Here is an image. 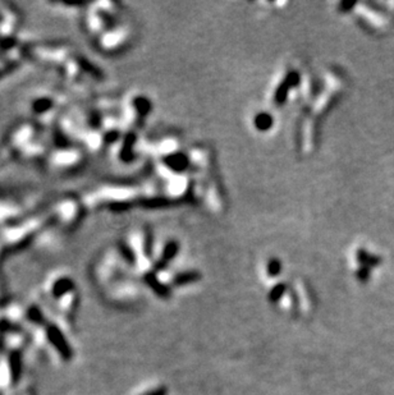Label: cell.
<instances>
[{
	"mask_svg": "<svg viewBox=\"0 0 394 395\" xmlns=\"http://www.w3.org/2000/svg\"><path fill=\"white\" fill-rule=\"evenodd\" d=\"M28 318L35 324H44V315L43 312L37 307H31L28 309Z\"/></svg>",
	"mask_w": 394,
	"mask_h": 395,
	"instance_id": "obj_9",
	"label": "cell"
},
{
	"mask_svg": "<svg viewBox=\"0 0 394 395\" xmlns=\"http://www.w3.org/2000/svg\"><path fill=\"white\" fill-rule=\"evenodd\" d=\"M62 97L50 91L37 93L30 102V113L37 122H51L55 119V114L62 109Z\"/></svg>",
	"mask_w": 394,
	"mask_h": 395,
	"instance_id": "obj_2",
	"label": "cell"
},
{
	"mask_svg": "<svg viewBox=\"0 0 394 395\" xmlns=\"http://www.w3.org/2000/svg\"><path fill=\"white\" fill-rule=\"evenodd\" d=\"M10 375H12V383L17 384L21 379L22 375V355L19 352H13L9 359Z\"/></svg>",
	"mask_w": 394,
	"mask_h": 395,
	"instance_id": "obj_6",
	"label": "cell"
},
{
	"mask_svg": "<svg viewBox=\"0 0 394 395\" xmlns=\"http://www.w3.org/2000/svg\"><path fill=\"white\" fill-rule=\"evenodd\" d=\"M83 218V207L80 201L72 196H64L56 201L51 207L49 215V222L55 224L64 230H71L77 226Z\"/></svg>",
	"mask_w": 394,
	"mask_h": 395,
	"instance_id": "obj_1",
	"label": "cell"
},
{
	"mask_svg": "<svg viewBox=\"0 0 394 395\" xmlns=\"http://www.w3.org/2000/svg\"><path fill=\"white\" fill-rule=\"evenodd\" d=\"M142 395H168V389L165 386H159V388H155L154 390L144 393Z\"/></svg>",
	"mask_w": 394,
	"mask_h": 395,
	"instance_id": "obj_11",
	"label": "cell"
},
{
	"mask_svg": "<svg viewBox=\"0 0 394 395\" xmlns=\"http://www.w3.org/2000/svg\"><path fill=\"white\" fill-rule=\"evenodd\" d=\"M145 281L148 283V287L154 290L155 293L160 297V298H169L170 297V293H172V292H170V288L166 287L165 284H163V283H160V281L157 280V278L154 274H146Z\"/></svg>",
	"mask_w": 394,
	"mask_h": 395,
	"instance_id": "obj_5",
	"label": "cell"
},
{
	"mask_svg": "<svg viewBox=\"0 0 394 395\" xmlns=\"http://www.w3.org/2000/svg\"><path fill=\"white\" fill-rule=\"evenodd\" d=\"M286 290H287V287H286V284H283V283H282V284L275 285V287L273 288L270 292H269V297H268L269 302H271V303L279 302V301L282 300V297L286 294Z\"/></svg>",
	"mask_w": 394,
	"mask_h": 395,
	"instance_id": "obj_8",
	"label": "cell"
},
{
	"mask_svg": "<svg viewBox=\"0 0 394 395\" xmlns=\"http://www.w3.org/2000/svg\"><path fill=\"white\" fill-rule=\"evenodd\" d=\"M280 271H282V265H280L279 261H277V260H271V261H269L268 274L270 275L271 278H275Z\"/></svg>",
	"mask_w": 394,
	"mask_h": 395,
	"instance_id": "obj_10",
	"label": "cell"
},
{
	"mask_svg": "<svg viewBox=\"0 0 394 395\" xmlns=\"http://www.w3.org/2000/svg\"><path fill=\"white\" fill-rule=\"evenodd\" d=\"M200 279V274L196 271H186L182 272V274H178L176 278L173 279V285L176 287H182V285L190 284V283H194V281H197Z\"/></svg>",
	"mask_w": 394,
	"mask_h": 395,
	"instance_id": "obj_7",
	"label": "cell"
},
{
	"mask_svg": "<svg viewBox=\"0 0 394 395\" xmlns=\"http://www.w3.org/2000/svg\"><path fill=\"white\" fill-rule=\"evenodd\" d=\"M47 335L50 344L58 351V353L62 355L63 359L69 361V359L73 357V351H72L69 343H68V340L64 338L62 331L59 330L58 326H55V325H48Z\"/></svg>",
	"mask_w": 394,
	"mask_h": 395,
	"instance_id": "obj_3",
	"label": "cell"
},
{
	"mask_svg": "<svg viewBox=\"0 0 394 395\" xmlns=\"http://www.w3.org/2000/svg\"><path fill=\"white\" fill-rule=\"evenodd\" d=\"M74 288H76V285H74V281L71 278L62 276V278H58L52 283L51 294L54 296V298H62L63 296H67L68 293L73 292Z\"/></svg>",
	"mask_w": 394,
	"mask_h": 395,
	"instance_id": "obj_4",
	"label": "cell"
}]
</instances>
